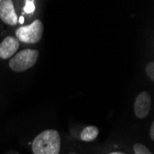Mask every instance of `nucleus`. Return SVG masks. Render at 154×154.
Here are the masks:
<instances>
[{"label":"nucleus","instance_id":"obj_5","mask_svg":"<svg viewBox=\"0 0 154 154\" xmlns=\"http://www.w3.org/2000/svg\"><path fill=\"white\" fill-rule=\"evenodd\" d=\"M0 19L8 25L14 26L18 23V16L11 0H3L0 2Z\"/></svg>","mask_w":154,"mask_h":154},{"label":"nucleus","instance_id":"obj_1","mask_svg":"<svg viewBox=\"0 0 154 154\" xmlns=\"http://www.w3.org/2000/svg\"><path fill=\"white\" fill-rule=\"evenodd\" d=\"M33 154H59L61 138L58 131L47 129L40 133L32 141Z\"/></svg>","mask_w":154,"mask_h":154},{"label":"nucleus","instance_id":"obj_2","mask_svg":"<svg viewBox=\"0 0 154 154\" xmlns=\"http://www.w3.org/2000/svg\"><path fill=\"white\" fill-rule=\"evenodd\" d=\"M39 57V52L34 49H24L9 60V67L15 72H23L32 67Z\"/></svg>","mask_w":154,"mask_h":154},{"label":"nucleus","instance_id":"obj_13","mask_svg":"<svg viewBox=\"0 0 154 154\" xmlns=\"http://www.w3.org/2000/svg\"><path fill=\"white\" fill-rule=\"evenodd\" d=\"M109 154H125V153L120 152V151H115V152H111V153H109Z\"/></svg>","mask_w":154,"mask_h":154},{"label":"nucleus","instance_id":"obj_15","mask_svg":"<svg viewBox=\"0 0 154 154\" xmlns=\"http://www.w3.org/2000/svg\"><path fill=\"white\" fill-rule=\"evenodd\" d=\"M0 2H1V0H0Z\"/></svg>","mask_w":154,"mask_h":154},{"label":"nucleus","instance_id":"obj_4","mask_svg":"<svg viewBox=\"0 0 154 154\" xmlns=\"http://www.w3.org/2000/svg\"><path fill=\"white\" fill-rule=\"evenodd\" d=\"M150 107L151 98L149 93L147 91H141L137 96L134 104V111L136 116L140 119L145 118L149 114Z\"/></svg>","mask_w":154,"mask_h":154},{"label":"nucleus","instance_id":"obj_3","mask_svg":"<svg viewBox=\"0 0 154 154\" xmlns=\"http://www.w3.org/2000/svg\"><path fill=\"white\" fill-rule=\"evenodd\" d=\"M44 24L40 20H34L30 25L21 26L16 30L17 40L25 44H37L44 33Z\"/></svg>","mask_w":154,"mask_h":154},{"label":"nucleus","instance_id":"obj_7","mask_svg":"<svg viewBox=\"0 0 154 154\" xmlns=\"http://www.w3.org/2000/svg\"><path fill=\"white\" fill-rule=\"evenodd\" d=\"M98 135H99V129L97 128V127L89 125L82 130L80 134V139L85 142H91L94 140Z\"/></svg>","mask_w":154,"mask_h":154},{"label":"nucleus","instance_id":"obj_14","mask_svg":"<svg viewBox=\"0 0 154 154\" xmlns=\"http://www.w3.org/2000/svg\"><path fill=\"white\" fill-rule=\"evenodd\" d=\"M68 154H77V153H74V152H71V153H68Z\"/></svg>","mask_w":154,"mask_h":154},{"label":"nucleus","instance_id":"obj_10","mask_svg":"<svg viewBox=\"0 0 154 154\" xmlns=\"http://www.w3.org/2000/svg\"><path fill=\"white\" fill-rule=\"evenodd\" d=\"M25 7H24V11L28 14H31V13H33L34 10H35V5H34V2L33 1H29V0H27L25 2Z\"/></svg>","mask_w":154,"mask_h":154},{"label":"nucleus","instance_id":"obj_11","mask_svg":"<svg viewBox=\"0 0 154 154\" xmlns=\"http://www.w3.org/2000/svg\"><path fill=\"white\" fill-rule=\"evenodd\" d=\"M149 137L151 138V140L154 139V123H151L150 128H149Z\"/></svg>","mask_w":154,"mask_h":154},{"label":"nucleus","instance_id":"obj_6","mask_svg":"<svg viewBox=\"0 0 154 154\" xmlns=\"http://www.w3.org/2000/svg\"><path fill=\"white\" fill-rule=\"evenodd\" d=\"M20 47V42L17 38L8 36L0 44V58L8 59L16 54Z\"/></svg>","mask_w":154,"mask_h":154},{"label":"nucleus","instance_id":"obj_12","mask_svg":"<svg viewBox=\"0 0 154 154\" xmlns=\"http://www.w3.org/2000/svg\"><path fill=\"white\" fill-rule=\"evenodd\" d=\"M18 22L20 23V24H23L24 23V18H23V16H21V17H20L18 19Z\"/></svg>","mask_w":154,"mask_h":154},{"label":"nucleus","instance_id":"obj_9","mask_svg":"<svg viewBox=\"0 0 154 154\" xmlns=\"http://www.w3.org/2000/svg\"><path fill=\"white\" fill-rule=\"evenodd\" d=\"M146 74L153 81L154 80V62H149L146 66Z\"/></svg>","mask_w":154,"mask_h":154},{"label":"nucleus","instance_id":"obj_8","mask_svg":"<svg viewBox=\"0 0 154 154\" xmlns=\"http://www.w3.org/2000/svg\"><path fill=\"white\" fill-rule=\"evenodd\" d=\"M135 154H152L149 149L141 143H136L133 147Z\"/></svg>","mask_w":154,"mask_h":154}]
</instances>
